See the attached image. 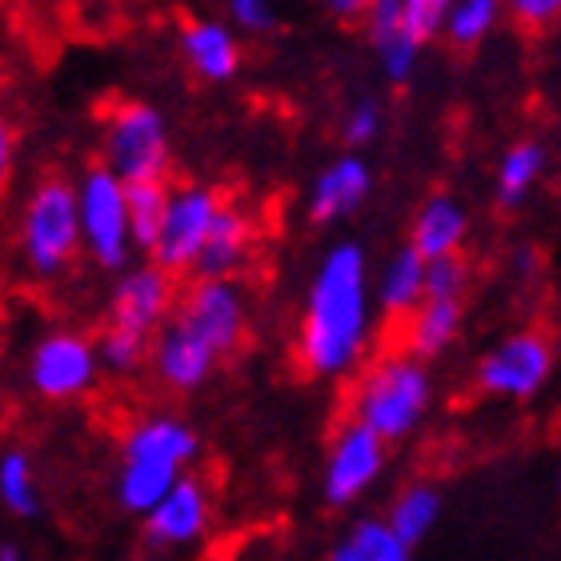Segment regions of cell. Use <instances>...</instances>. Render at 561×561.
<instances>
[{
  "instance_id": "9",
  "label": "cell",
  "mask_w": 561,
  "mask_h": 561,
  "mask_svg": "<svg viewBox=\"0 0 561 561\" xmlns=\"http://www.w3.org/2000/svg\"><path fill=\"white\" fill-rule=\"evenodd\" d=\"M101 381L96 345L81 329H48L28 350V386L36 398L65 405L89 398Z\"/></svg>"
},
{
  "instance_id": "29",
  "label": "cell",
  "mask_w": 561,
  "mask_h": 561,
  "mask_svg": "<svg viewBox=\"0 0 561 561\" xmlns=\"http://www.w3.org/2000/svg\"><path fill=\"white\" fill-rule=\"evenodd\" d=\"M280 4L285 0H225L229 9V24L237 33L249 36H270L280 28Z\"/></svg>"
},
{
  "instance_id": "26",
  "label": "cell",
  "mask_w": 561,
  "mask_h": 561,
  "mask_svg": "<svg viewBox=\"0 0 561 561\" xmlns=\"http://www.w3.org/2000/svg\"><path fill=\"white\" fill-rule=\"evenodd\" d=\"M164 201H169V181H149V185H125V205H129V237L133 253L149 257L157 229L164 217Z\"/></svg>"
},
{
  "instance_id": "13",
  "label": "cell",
  "mask_w": 561,
  "mask_h": 561,
  "mask_svg": "<svg viewBox=\"0 0 561 561\" xmlns=\"http://www.w3.org/2000/svg\"><path fill=\"white\" fill-rule=\"evenodd\" d=\"M257 213L241 205V201L225 197V205L213 217L209 233L201 241V253L193 261V277L205 280H237L245 273V265L253 261L257 249Z\"/></svg>"
},
{
  "instance_id": "5",
  "label": "cell",
  "mask_w": 561,
  "mask_h": 561,
  "mask_svg": "<svg viewBox=\"0 0 561 561\" xmlns=\"http://www.w3.org/2000/svg\"><path fill=\"white\" fill-rule=\"evenodd\" d=\"M101 164L121 185H149L173 176L169 117L149 101H113L101 117Z\"/></svg>"
},
{
  "instance_id": "8",
  "label": "cell",
  "mask_w": 561,
  "mask_h": 561,
  "mask_svg": "<svg viewBox=\"0 0 561 561\" xmlns=\"http://www.w3.org/2000/svg\"><path fill=\"white\" fill-rule=\"evenodd\" d=\"M221 205H225V193L217 185H201V181L169 185L161 229H157V241H152L145 261H152L169 277H188L193 261L201 253V241H205V233H209V225Z\"/></svg>"
},
{
  "instance_id": "31",
  "label": "cell",
  "mask_w": 561,
  "mask_h": 561,
  "mask_svg": "<svg viewBox=\"0 0 561 561\" xmlns=\"http://www.w3.org/2000/svg\"><path fill=\"white\" fill-rule=\"evenodd\" d=\"M502 12H510L526 33H550L561 16V0H502Z\"/></svg>"
},
{
  "instance_id": "15",
  "label": "cell",
  "mask_w": 561,
  "mask_h": 561,
  "mask_svg": "<svg viewBox=\"0 0 561 561\" xmlns=\"http://www.w3.org/2000/svg\"><path fill=\"white\" fill-rule=\"evenodd\" d=\"M374 193V164L365 152H341L313 176L305 193V217L313 225H341L362 209Z\"/></svg>"
},
{
  "instance_id": "25",
  "label": "cell",
  "mask_w": 561,
  "mask_h": 561,
  "mask_svg": "<svg viewBox=\"0 0 561 561\" xmlns=\"http://www.w3.org/2000/svg\"><path fill=\"white\" fill-rule=\"evenodd\" d=\"M0 505L12 517H36L41 514V481H36L33 457L24 449H9L0 457Z\"/></svg>"
},
{
  "instance_id": "12",
  "label": "cell",
  "mask_w": 561,
  "mask_h": 561,
  "mask_svg": "<svg viewBox=\"0 0 561 561\" xmlns=\"http://www.w3.org/2000/svg\"><path fill=\"white\" fill-rule=\"evenodd\" d=\"M176 277L157 270L152 261H140L121 270L105 301V325L121 333H137V337H157V329L173 317L176 309Z\"/></svg>"
},
{
  "instance_id": "7",
  "label": "cell",
  "mask_w": 561,
  "mask_h": 561,
  "mask_svg": "<svg viewBox=\"0 0 561 561\" xmlns=\"http://www.w3.org/2000/svg\"><path fill=\"white\" fill-rule=\"evenodd\" d=\"M558 369V350L546 329H514L493 350L481 353L473 386L497 401H534L546 393Z\"/></svg>"
},
{
  "instance_id": "19",
  "label": "cell",
  "mask_w": 561,
  "mask_h": 561,
  "mask_svg": "<svg viewBox=\"0 0 561 561\" xmlns=\"http://www.w3.org/2000/svg\"><path fill=\"white\" fill-rule=\"evenodd\" d=\"M466 237H469V209L454 193H433L413 213L410 241L405 245L413 253H421V261H437V257H457L466 249Z\"/></svg>"
},
{
  "instance_id": "24",
  "label": "cell",
  "mask_w": 561,
  "mask_h": 561,
  "mask_svg": "<svg viewBox=\"0 0 561 561\" xmlns=\"http://www.w3.org/2000/svg\"><path fill=\"white\" fill-rule=\"evenodd\" d=\"M329 561H410V546H401L381 517H362L341 534Z\"/></svg>"
},
{
  "instance_id": "16",
  "label": "cell",
  "mask_w": 561,
  "mask_h": 561,
  "mask_svg": "<svg viewBox=\"0 0 561 561\" xmlns=\"http://www.w3.org/2000/svg\"><path fill=\"white\" fill-rule=\"evenodd\" d=\"M176 48H181L185 69L205 84L237 81L241 65H245L241 33L221 16H188L176 33Z\"/></svg>"
},
{
  "instance_id": "18",
  "label": "cell",
  "mask_w": 561,
  "mask_h": 561,
  "mask_svg": "<svg viewBox=\"0 0 561 561\" xmlns=\"http://www.w3.org/2000/svg\"><path fill=\"white\" fill-rule=\"evenodd\" d=\"M550 173V145L541 137H517L510 140L497 157L493 173V205L502 213L526 209V201L538 193V185Z\"/></svg>"
},
{
  "instance_id": "6",
  "label": "cell",
  "mask_w": 561,
  "mask_h": 561,
  "mask_svg": "<svg viewBox=\"0 0 561 561\" xmlns=\"http://www.w3.org/2000/svg\"><path fill=\"white\" fill-rule=\"evenodd\" d=\"M77 229H81V253L101 273H121L133 265V237H129V205L125 185L108 173L105 164L93 161L77 181Z\"/></svg>"
},
{
  "instance_id": "23",
  "label": "cell",
  "mask_w": 561,
  "mask_h": 561,
  "mask_svg": "<svg viewBox=\"0 0 561 561\" xmlns=\"http://www.w3.org/2000/svg\"><path fill=\"white\" fill-rule=\"evenodd\" d=\"M502 16V0H454L449 12H445L442 36L457 53H478Z\"/></svg>"
},
{
  "instance_id": "22",
  "label": "cell",
  "mask_w": 561,
  "mask_h": 561,
  "mask_svg": "<svg viewBox=\"0 0 561 561\" xmlns=\"http://www.w3.org/2000/svg\"><path fill=\"white\" fill-rule=\"evenodd\" d=\"M442 490L437 485H430V481H413V485H405V490L393 497V505H389V517H381L389 529H393V538L401 541V546H417V541H425L433 534V526L442 522Z\"/></svg>"
},
{
  "instance_id": "32",
  "label": "cell",
  "mask_w": 561,
  "mask_h": 561,
  "mask_svg": "<svg viewBox=\"0 0 561 561\" xmlns=\"http://www.w3.org/2000/svg\"><path fill=\"white\" fill-rule=\"evenodd\" d=\"M369 4H374V0H325V12H329V21H337V24H362Z\"/></svg>"
},
{
  "instance_id": "11",
  "label": "cell",
  "mask_w": 561,
  "mask_h": 561,
  "mask_svg": "<svg viewBox=\"0 0 561 561\" xmlns=\"http://www.w3.org/2000/svg\"><path fill=\"white\" fill-rule=\"evenodd\" d=\"M389 461V445L381 437L357 425V421H341L325 449V473H321V493L333 510L357 505L365 493L374 490Z\"/></svg>"
},
{
  "instance_id": "1",
  "label": "cell",
  "mask_w": 561,
  "mask_h": 561,
  "mask_svg": "<svg viewBox=\"0 0 561 561\" xmlns=\"http://www.w3.org/2000/svg\"><path fill=\"white\" fill-rule=\"evenodd\" d=\"M369 253L362 241H333L305 289L293 357L313 381H345L365 365L374 341Z\"/></svg>"
},
{
  "instance_id": "17",
  "label": "cell",
  "mask_w": 561,
  "mask_h": 561,
  "mask_svg": "<svg viewBox=\"0 0 561 561\" xmlns=\"http://www.w3.org/2000/svg\"><path fill=\"white\" fill-rule=\"evenodd\" d=\"M213 517L209 490L201 478H176V485L164 493L161 502L145 514V534H149L152 546L161 550H181V546H193V541L205 538Z\"/></svg>"
},
{
  "instance_id": "27",
  "label": "cell",
  "mask_w": 561,
  "mask_h": 561,
  "mask_svg": "<svg viewBox=\"0 0 561 561\" xmlns=\"http://www.w3.org/2000/svg\"><path fill=\"white\" fill-rule=\"evenodd\" d=\"M93 345H96L101 369L113 377H133L137 369H145V365H149V350H152L149 337L121 333V329H108V325H101V337H93Z\"/></svg>"
},
{
  "instance_id": "34",
  "label": "cell",
  "mask_w": 561,
  "mask_h": 561,
  "mask_svg": "<svg viewBox=\"0 0 561 561\" xmlns=\"http://www.w3.org/2000/svg\"><path fill=\"white\" fill-rule=\"evenodd\" d=\"M0 561H28V558H24V550L16 541H0Z\"/></svg>"
},
{
  "instance_id": "33",
  "label": "cell",
  "mask_w": 561,
  "mask_h": 561,
  "mask_svg": "<svg viewBox=\"0 0 561 561\" xmlns=\"http://www.w3.org/2000/svg\"><path fill=\"white\" fill-rule=\"evenodd\" d=\"M12 161H16V129H12V121L0 117V188L12 176Z\"/></svg>"
},
{
  "instance_id": "21",
  "label": "cell",
  "mask_w": 561,
  "mask_h": 561,
  "mask_svg": "<svg viewBox=\"0 0 561 561\" xmlns=\"http://www.w3.org/2000/svg\"><path fill=\"white\" fill-rule=\"evenodd\" d=\"M369 293H374V309H381L389 321H410V313L421 305V293H425L421 253H413L410 245L393 249L377 277L369 280Z\"/></svg>"
},
{
  "instance_id": "20",
  "label": "cell",
  "mask_w": 561,
  "mask_h": 561,
  "mask_svg": "<svg viewBox=\"0 0 561 561\" xmlns=\"http://www.w3.org/2000/svg\"><path fill=\"white\" fill-rule=\"evenodd\" d=\"M466 325V297H421V305L405 321V353L430 365L445 350H454Z\"/></svg>"
},
{
  "instance_id": "4",
  "label": "cell",
  "mask_w": 561,
  "mask_h": 561,
  "mask_svg": "<svg viewBox=\"0 0 561 561\" xmlns=\"http://www.w3.org/2000/svg\"><path fill=\"white\" fill-rule=\"evenodd\" d=\"M16 245L24 270L36 280H60L81 257V229H77V193L60 173L41 176L16 217Z\"/></svg>"
},
{
  "instance_id": "28",
  "label": "cell",
  "mask_w": 561,
  "mask_h": 561,
  "mask_svg": "<svg viewBox=\"0 0 561 561\" xmlns=\"http://www.w3.org/2000/svg\"><path fill=\"white\" fill-rule=\"evenodd\" d=\"M381 133H386V105L377 96H357L345 108V117H341V145H345V152L374 149Z\"/></svg>"
},
{
  "instance_id": "2",
  "label": "cell",
  "mask_w": 561,
  "mask_h": 561,
  "mask_svg": "<svg viewBox=\"0 0 561 561\" xmlns=\"http://www.w3.org/2000/svg\"><path fill=\"white\" fill-rule=\"evenodd\" d=\"M201 457V437L185 417L176 413H149L133 421L121 437V469H117V502L121 510L145 517L176 478Z\"/></svg>"
},
{
  "instance_id": "3",
  "label": "cell",
  "mask_w": 561,
  "mask_h": 561,
  "mask_svg": "<svg viewBox=\"0 0 561 561\" xmlns=\"http://www.w3.org/2000/svg\"><path fill=\"white\" fill-rule=\"evenodd\" d=\"M433 410L430 365L405 350H389L357 369L350 389V421L381 437L386 445L410 442Z\"/></svg>"
},
{
  "instance_id": "14",
  "label": "cell",
  "mask_w": 561,
  "mask_h": 561,
  "mask_svg": "<svg viewBox=\"0 0 561 561\" xmlns=\"http://www.w3.org/2000/svg\"><path fill=\"white\" fill-rule=\"evenodd\" d=\"M149 365H152V377H157L169 393L188 398V393H197V389L209 386L213 374L221 369V357H217L197 333H188L176 317H169V321L157 329V337H152Z\"/></svg>"
},
{
  "instance_id": "10",
  "label": "cell",
  "mask_w": 561,
  "mask_h": 561,
  "mask_svg": "<svg viewBox=\"0 0 561 561\" xmlns=\"http://www.w3.org/2000/svg\"><path fill=\"white\" fill-rule=\"evenodd\" d=\"M173 317L188 333H197L217 357H233L245 345L249 333V297L241 280H205L193 277V285L176 293Z\"/></svg>"
},
{
  "instance_id": "30",
  "label": "cell",
  "mask_w": 561,
  "mask_h": 561,
  "mask_svg": "<svg viewBox=\"0 0 561 561\" xmlns=\"http://www.w3.org/2000/svg\"><path fill=\"white\" fill-rule=\"evenodd\" d=\"M454 0H401V21H405V33L417 41L421 48L442 36L445 12H449Z\"/></svg>"
}]
</instances>
